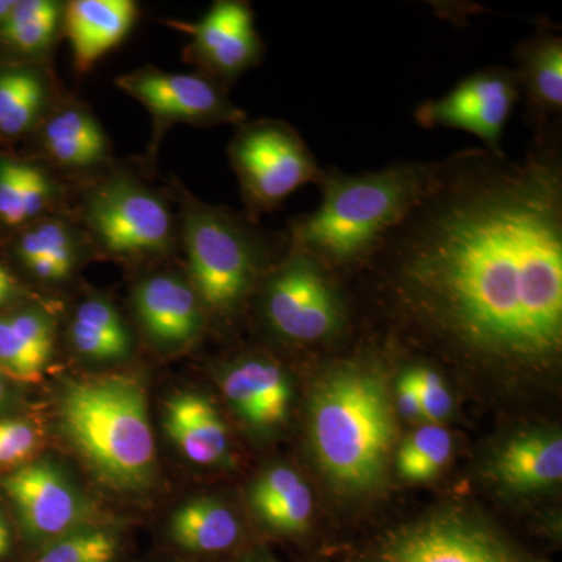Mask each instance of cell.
<instances>
[{"mask_svg": "<svg viewBox=\"0 0 562 562\" xmlns=\"http://www.w3.org/2000/svg\"><path fill=\"white\" fill-rule=\"evenodd\" d=\"M162 427L169 441L188 461L222 465L231 461V438L213 403L194 391L171 395L162 408Z\"/></svg>", "mask_w": 562, "mask_h": 562, "instance_id": "cell-22", "label": "cell"}, {"mask_svg": "<svg viewBox=\"0 0 562 562\" xmlns=\"http://www.w3.org/2000/svg\"><path fill=\"white\" fill-rule=\"evenodd\" d=\"M74 187L35 158L0 154V225L21 231L54 213L69 211Z\"/></svg>", "mask_w": 562, "mask_h": 562, "instance_id": "cell-18", "label": "cell"}, {"mask_svg": "<svg viewBox=\"0 0 562 562\" xmlns=\"http://www.w3.org/2000/svg\"><path fill=\"white\" fill-rule=\"evenodd\" d=\"M65 92L52 65L0 63V138H29Z\"/></svg>", "mask_w": 562, "mask_h": 562, "instance_id": "cell-23", "label": "cell"}, {"mask_svg": "<svg viewBox=\"0 0 562 562\" xmlns=\"http://www.w3.org/2000/svg\"><path fill=\"white\" fill-rule=\"evenodd\" d=\"M452 447V436L446 428L425 425L403 443L397 457L398 472L409 482H427L450 460Z\"/></svg>", "mask_w": 562, "mask_h": 562, "instance_id": "cell-30", "label": "cell"}, {"mask_svg": "<svg viewBox=\"0 0 562 562\" xmlns=\"http://www.w3.org/2000/svg\"><path fill=\"white\" fill-rule=\"evenodd\" d=\"M43 302L10 268L0 262V313L24 303Z\"/></svg>", "mask_w": 562, "mask_h": 562, "instance_id": "cell-33", "label": "cell"}, {"mask_svg": "<svg viewBox=\"0 0 562 562\" xmlns=\"http://www.w3.org/2000/svg\"><path fill=\"white\" fill-rule=\"evenodd\" d=\"M66 2L16 0L0 22V63L52 65L63 38Z\"/></svg>", "mask_w": 562, "mask_h": 562, "instance_id": "cell-25", "label": "cell"}, {"mask_svg": "<svg viewBox=\"0 0 562 562\" xmlns=\"http://www.w3.org/2000/svg\"><path fill=\"white\" fill-rule=\"evenodd\" d=\"M497 472L514 490H541L562 479V439L560 435L519 436L498 454Z\"/></svg>", "mask_w": 562, "mask_h": 562, "instance_id": "cell-28", "label": "cell"}, {"mask_svg": "<svg viewBox=\"0 0 562 562\" xmlns=\"http://www.w3.org/2000/svg\"><path fill=\"white\" fill-rule=\"evenodd\" d=\"M227 155L238 179L243 211L255 221L280 209L305 184H316L322 172L301 133L283 120L261 117L236 125Z\"/></svg>", "mask_w": 562, "mask_h": 562, "instance_id": "cell-8", "label": "cell"}, {"mask_svg": "<svg viewBox=\"0 0 562 562\" xmlns=\"http://www.w3.org/2000/svg\"><path fill=\"white\" fill-rule=\"evenodd\" d=\"M44 443L40 422L27 416L0 417V469L13 471L35 460Z\"/></svg>", "mask_w": 562, "mask_h": 562, "instance_id": "cell-31", "label": "cell"}, {"mask_svg": "<svg viewBox=\"0 0 562 562\" xmlns=\"http://www.w3.org/2000/svg\"><path fill=\"white\" fill-rule=\"evenodd\" d=\"M236 562H277L276 560H272L271 557H269L268 553L265 552H249L244 553L239 560H236Z\"/></svg>", "mask_w": 562, "mask_h": 562, "instance_id": "cell-37", "label": "cell"}, {"mask_svg": "<svg viewBox=\"0 0 562 562\" xmlns=\"http://www.w3.org/2000/svg\"><path fill=\"white\" fill-rule=\"evenodd\" d=\"M362 272L414 328L454 350L549 364L562 349V121L524 157L473 147L438 160L430 190Z\"/></svg>", "mask_w": 562, "mask_h": 562, "instance_id": "cell-1", "label": "cell"}, {"mask_svg": "<svg viewBox=\"0 0 562 562\" xmlns=\"http://www.w3.org/2000/svg\"><path fill=\"white\" fill-rule=\"evenodd\" d=\"M190 36L183 61L231 88L247 70L257 68L266 54L255 11L246 0H214L198 21H168Z\"/></svg>", "mask_w": 562, "mask_h": 562, "instance_id": "cell-13", "label": "cell"}, {"mask_svg": "<svg viewBox=\"0 0 562 562\" xmlns=\"http://www.w3.org/2000/svg\"><path fill=\"white\" fill-rule=\"evenodd\" d=\"M438 161L401 160L376 171L322 168V201L288 221L292 249L308 251L336 273L360 272L392 228L420 202Z\"/></svg>", "mask_w": 562, "mask_h": 562, "instance_id": "cell-2", "label": "cell"}, {"mask_svg": "<svg viewBox=\"0 0 562 562\" xmlns=\"http://www.w3.org/2000/svg\"><path fill=\"white\" fill-rule=\"evenodd\" d=\"M397 409L405 419H424V417H422L419 391H417L413 371L403 373L401 383H398Z\"/></svg>", "mask_w": 562, "mask_h": 562, "instance_id": "cell-34", "label": "cell"}, {"mask_svg": "<svg viewBox=\"0 0 562 562\" xmlns=\"http://www.w3.org/2000/svg\"><path fill=\"white\" fill-rule=\"evenodd\" d=\"M168 538L181 553L217 557L235 552L243 541V527L236 514L213 498H192L172 513Z\"/></svg>", "mask_w": 562, "mask_h": 562, "instance_id": "cell-26", "label": "cell"}, {"mask_svg": "<svg viewBox=\"0 0 562 562\" xmlns=\"http://www.w3.org/2000/svg\"><path fill=\"white\" fill-rule=\"evenodd\" d=\"M14 550L13 528L7 519L5 513L0 508V562L9 560Z\"/></svg>", "mask_w": 562, "mask_h": 562, "instance_id": "cell-35", "label": "cell"}, {"mask_svg": "<svg viewBox=\"0 0 562 562\" xmlns=\"http://www.w3.org/2000/svg\"><path fill=\"white\" fill-rule=\"evenodd\" d=\"M66 336L74 355L91 364H120L135 350L131 325L101 292H90L76 303Z\"/></svg>", "mask_w": 562, "mask_h": 562, "instance_id": "cell-24", "label": "cell"}, {"mask_svg": "<svg viewBox=\"0 0 562 562\" xmlns=\"http://www.w3.org/2000/svg\"><path fill=\"white\" fill-rule=\"evenodd\" d=\"M122 552L121 531L113 525L98 522L50 542L27 562H121Z\"/></svg>", "mask_w": 562, "mask_h": 562, "instance_id": "cell-29", "label": "cell"}, {"mask_svg": "<svg viewBox=\"0 0 562 562\" xmlns=\"http://www.w3.org/2000/svg\"><path fill=\"white\" fill-rule=\"evenodd\" d=\"M0 490L16 513L22 541L33 553L87 525L102 522L76 482L49 460H33L3 473Z\"/></svg>", "mask_w": 562, "mask_h": 562, "instance_id": "cell-10", "label": "cell"}, {"mask_svg": "<svg viewBox=\"0 0 562 562\" xmlns=\"http://www.w3.org/2000/svg\"><path fill=\"white\" fill-rule=\"evenodd\" d=\"M183 268L209 316L243 308L262 277L290 250L286 232L269 231L244 211L195 198L172 181Z\"/></svg>", "mask_w": 562, "mask_h": 562, "instance_id": "cell-4", "label": "cell"}, {"mask_svg": "<svg viewBox=\"0 0 562 562\" xmlns=\"http://www.w3.org/2000/svg\"><path fill=\"white\" fill-rule=\"evenodd\" d=\"M249 501L255 516L268 530L281 536H302L313 517V494L301 475L277 465L258 476Z\"/></svg>", "mask_w": 562, "mask_h": 562, "instance_id": "cell-27", "label": "cell"}, {"mask_svg": "<svg viewBox=\"0 0 562 562\" xmlns=\"http://www.w3.org/2000/svg\"><path fill=\"white\" fill-rule=\"evenodd\" d=\"M57 319L46 302L0 313V373L11 383L35 384L57 350Z\"/></svg>", "mask_w": 562, "mask_h": 562, "instance_id": "cell-19", "label": "cell"}, {"mask_svg": "<svg viewBox=\"0 0 562 562\" xmlns=\"http://www.w3.org/2000/svg\"><path fill=\"white\" fill-rule=\"evenodd\" d=\"M395 436L382 376L344 366L328 373L312 403V442L321 468L344 490L382 482Z\"/></svg>", "mask_w": 562, "mask_h": 562, "instance_id": "cell-5", "label": "cell"}, {"mask_svg": "<svg viewBox=\"0 0 562 562\" xmlns=\"http://www.w3.org/2000/svg\"><path fill=\"white\" fill-rule=\"evenodd\" d=\"M58 428L101 482L140 492L157 480V446L140 380L124 373L66 379L57 397Z\"/></svg>", "mask_w": 562, "mask_h": 562, "instance_id": "cell-3", "label": "cell"}, {"mask_svg": "<svg viewBox=\"0 0 562 562\" xmlns=\"http://www.w3.org/2000/svg\"><path fill=\"white\" fill-rule=\"evenodd\" d=\"M255 292L266 328L283 341L310 346L346 333L349 314L338 273L308 251L290 247Z\"/></svg>", "mask_w": 562, "mask_h": 562, "instance_id": "cell-7", "label": "cell"}, {"mask_svg": "<svg viewBox=\"0 0 562 562\" xmlns=\"http://www.w3.org/2000/svg\"><path fill=\"white\" fill-rule=\"evenodd\" d=\"M114 85L149 111L151 136L143 158V171L154 177L155 161L166 133L173 125L194 127L236 125L249 120L246 111L228 98L231 88L205 74L168 72L157 66L144 65L122 74Z\"/></svg>", "mask_w": 562, "mask_h": 562, "instance_id": "cell-9", "label": "cell"}, {"mask_svg": "<svg viewBox=\"0 0 562 562\" xmlns=\"http://www.w3.org/2000/svg\"><path fill=\"white\" fill-rule=\"evenodd\" d=\"M158 266L133 284L131 308L140 333L155 350L179 355L202 338L210 316L183 268Z\"/></svg>", "mask_w": 562, "mask_h": 562, "instance_id": "cell-15", "label": "cell"}, {"mask_svg": "<svg viewBox=\"0 0 562 562\" xmlns=\"http://www.w3.org/2000/svg\"><path fill=\"white\" fill-rule=\"evenodd\" d=\"M520 99L519 80L514 68L490 66L469 74L441 95L419 103L414 120L420 127L452 128L471 133L492 154H506L503 133L514 106Z\"/></svg>", "mask_w": 562, "mask_h": 562, "instance_id": "cell-12", "label": "cell"}, {"mask_svg": "<svg viewBox=\"0 0 562 562\" xmlns=\"http://www.w3.org/2000/svg\"><path fill=\"white\" fill-rule=\"evenodd\" d=\"M419 391L422 417L435 424L452 413V395L443 384L442 376L430 368L412 369Z\"/></svg>", "mask_w": 562, "mask_h": 562, "instance_id": "cell-32", "label": "cell"}, {"mask_svg": "<svg viewBox=\"0 0 562 562\" xmlns=\"http://www.w3.org/2000/svg\"><path fill=\"white\" fill-rule=\"evenodd\" d=\"M14 401H16V394H14L13 383L0 373V417L11 414Z\"/></svg>", "mask_w": 562, "mask_h": 562, "instance_id": "cell-36", "label": "cell"}, {"mask_svg": "<svg viewBox=\"0 0 562 562\" xmlns=\"http://www.w3.org/2000/svg\"><path fill=\"white\" fill-rule=\"evenodd\" d=\"M520 98L532 131L562 120V35L560 25L541 16L513 54Z\"/></svg>", "mask_w": 562, "mask_h": 562, "instance_id": "cell-17", "label": "cell"}, {"mask_svg": "<svg viewBox=\"0 0 562 562\" xmlns=\"http://www.w3.org/2000/svg\"><path fill=\"white\" fill-rule=\"evenodd\" d=\"M14 5H16V0H0V22L9 16V13L13 10Z\"/></svg>", "mask_w": 562, "mask_h": 562, "instance_id": "cell-38", "label": "cell"}, {"mask_svg": "<svg viewBox=\"0 0 562 562\" xmlns=\"http://www.w3.org/2000/svg\"><path fill=\"white\" fill-rule=\"evenodd\" d=\"M69 211L99 260L154 268L180 249L171 192L155 187L143 169L116 162L110 171L74 188Z\"/></svg>", "mask_w": 562, "mask_h": 562, "instance_id": "cell-6", "label": "cell"}, {"mask_svg": "<svg viewBox=\"0 0 562 562\" xmlns=\"http://www.w3.org/2000/svg\"><path fill=\"white\" fill-rule=\"evenodd\" d=\"M29 138L33 157L74 188L116 165L109 133L87 102L66 91Z\"/></svg>", "mask_w": 562, "mask_h": 562, "instance_id": "cell-14", "label": "cell"}, {"mask_svg": "<svg viewBox=\"0 0 562 562\" xmlns=\"http://www.w3.org/2000/svg\"><path fill=\"white\" fill-rule=\"evenodd\" d=\"M135 0H68L63 38L69 41L74 69L88 74L131 35L139 18Z\"/></svg>", "mask_w": 562, "mask_h": 562, "instance_id": "cell-20", "label": "cell"}, {"mask_svg": "<svg viewBox=\"0 0 562 562\" xmlns=\"http://www.w3.org/2000/svg\"><path fill=\"white\" fill-rule=\"evenodd\" d=\"M14 265L29 280L57 290L77 279L95 260L87 235L70 211L49 214L14 233L10 244Z\"/></svg>", "mask_w": 562, "mask_h": 562, "instance_id": "cell-16", "label": "cell"}, {"mask_svg": "<svg viewBox=\"0 0 562 562\" xmlns=\"http://www.w3.org/2000/svg\"><path fill=\"white\" fill-rule=\"evenodd\" d=\"M222 392L250 427L268 430L286 419L291 386L286 373L271 358H241L221 376Z\"/></svg>", "mask_w": 562, "mask_h": 562, "instance_id": "cell-21", "label": "cell"}, {"mask_svg": "<svg viewBox=\"0 0 562 562\" xmlns=\"http://www.w3.org/2000/svg\"><path fill=\"white\" fill-rule=\"evenodd\" d=\"M351 562H536L494 528L461 516L392 531Z\"/></svg>", "mask_w": 562, "mask_h": 562, "instance_id": "cell-11", "label": "cell"}]
</instances>
